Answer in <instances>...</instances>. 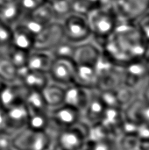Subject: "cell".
Masks as SVG:
<instances>
[{"instance_id": "cell-5", "label": "cell", "mask_w": 149, "mask_h": 150, "mask_svg": "<svg viewBox=\"0 0 149 150\" xmlns=\"http://www.w3.org/2000/svg\"><path fill=\"white\" fill-rule=\"evenodd\" d=\"M50 127L47 130L52 135L59 129L72 127L82 121V112L68 105H61L49 110Z\"/></svg>"}, {"instance_id": "cell-26", "label": "cell", "mask_w": 149, "mask_h": 150, "mask_svg": "<svg viewBox=\"0 0 149 150\" xmlns=\"http://www.w3.org/2000/svg\"><path fill=\"white\" fill-rule=\"evenodd\" d=\"M0 77L7 84L18 82V69L6 57L0 61Z\"/></svg>"}, {"instance_id": "cell-21", "label": "cell", "mask_w": 149, "mask_h": 150, "mask_svg": "<svg viewBox=\"0 0 149 150\" xmlns=\"http://www.w3.org/2000/svg\"><path fill=\"white\" fill-rule=\"evenodd\" d=\"M27 127L36 131H47L50 127V117L48 112H28Z\"/></svg>"}, {"instance_id": "cell-8", "label": "cell", "mask_w": 149, "mask_h": 150, "mask_svg": "<svg viewBox=\"0 0 149 150\" xmlns=\"http://www.w3.org/2000/svg\"><path fill=\"white\" fill-rule=\"evenodd\" d=\"M63 39L64 34L61 23L54 21L47 24L35 37L33 49L49 53Z\"/></svg>"}, {"instance_id": "cell-10", "label": "cell", "mask_w": 149, "mask_h": 150, "mask_svg": "<svg viewBox=\"0 0 149 150\" xmlns=\"http://www.w3.org/2000/svg\"><path fill=\"white\" fill-rule=\"evenodd\" d=\"M4 111L6 134L13 135L15 133L26 127L29 113L24 103L13 105Z\"/></svg>"}, {"instance_id": "cell-4", "label": "cell", "mask_w": 149, "mask_h": 150, "mask_svg": "<svg viewBox=\"0 0 149 150\" xmlns=\"http://www.w3.org/2000/svg\"><path fill=\"white\" fill-rule=\"evenodd\" d=\"M61 25L64 39L76 45L91 40V30L86 15L73 12L61 22Z\"/></svg>"}, {"instance_id": "cell-37", "label": "cell", "mask_w": 149, "mask_h": 150, "mask_svg": "<svg viewBox=\"0 0 149 150\" xmlns=\"http://www.w3.org/2000/svg\"><path fill=\"white\" fill-rule=\"evenodd\" d=\"M148 12H149V11H148Z\"/></svg>"}, {"instance_id": "cell-25", "label": "cell", "mask_w": 149, "mask_h": 150, "mask_svg": "<svg viewBox=\"0 0 149 150\" xmlns=\"http://www.w3.org/2000/svg\"><path fill=\"white\" fill-rule=\"evenodd\" d=\"M28 54V52L18 49L12 46H11L8 49L5 50V57L18 69L26 66Z\"/></svg>"}, {"instance_id": "cell-31", "label": "cell", "mask_w": 149, "mask_h": 150, "mask_svg": "<svg viewBox=\"0 0 149 150\" xmlns=\"http://www.w3.org/2000/svg\"><path fill=\"white\" fill-rule=\"evenodd\" d=\"M11 149V135L0 133V150Z\"/></svg>"}, {"instance_id": "cell-20", "label": "cell", "mask_w": 149, "mask_h": 150, "mask_svg": "<svg viewBox=\"0 0 149 150\" xmlns=\"http://www.w3.org/2000/svg\"><path fill=\"white\" fill-rule=\"evenodd\" d=\"M24 105H25L28 112H40L49 111L45 103L41 91H40L28 90L24 100Z\"/></svg>"}, {"instance_id": "cell-35", "label": "cell", "mask_w": 149, "mask_h": 150, "mask_svg": "<svg viewBox=\"0 0 149 150\" xmlns=\"http://www.w3.org/2000/svg\"><path fill=\"white\" fill-rule=\"evenodd\" d=\"M46 1H49L50 2V1H53V0H46Z\"/></svg>"}, {"instance_id": "cell-32", "label": "cell", "mask_w": 149, "mask_h": 150, "mask_svg": "<svg viewBox=\"0 0 149 150\" xmlns=\"http://www.w3.org/2000/svg\"><path fill=\"white\" fill-rule=\"evenodd\" d=\"M6 84H7V83H5V82H4L3 79L0 77V92L3 91V89L5 87V85H6Z\"/></svg>"}, {"instance_id": "cell-19", "label": "cell", "mask_w": 149, "mask_h": 150, "mask_svg": "<svg viewBox=\"0 0 149 150\" xmlns=\"http://www.w3.org/2000/svg\"><path fill=\"white\" fill-rule=\"evenodd\" d=\"M22 11L19 0H0V20L13 26L20 16Z\"/></svg>"}, {"instance_id": "cell-1", "label": "cell", "mask_w": 149, "mask_h": 150, "mask_svg": "<svg viewBox=\"0 0 149 150\" xmlns=\"http://www.w3.org/2000/svg\"><path fill=\"white\" fill-rule=\"evenodd\" d=\"M87 18L91 30V40L102 49L114 33L119 18L112 5L96 9L90 11Z\"/></svg>"}, {"instance_id": "cell-34", "label": "cell", "mask_w": 149, "mask_h": 150, "mask_svg": "<svg viewBox=\"0 0 149 150\" xmlns=\"http://www.w3.org/2000/svg\"><path fill=\"white\" fill-rule=\"evenodd\" d=\"M2 110H4V109H3V107H2V105H1V103H0V111H2Z\"/></svg>"}, {"instance_id": "cell-13", "label": "cell", "mask_w": 149, "mask_h": 150, "mask_svg": "<svg viewBox=\"0 0 149 150\" xmlns=\"http://www.w3.org/2000/svg\"><path fill=\"white\" fill-rule=\"evenodd\" d=\"M28 90L20 83H8L0 92V103L4 110L24 103Z\"/></svg>"}, {"instance_id": "cell-18", "label": "cell", "mask_w": 149, "mask_h": 150, "mask_svg": "<svg viewBox=\"0 0 149 150\" xmlns=\"http://www.w3.org/2000/svg\"><path fill=\"white\" fill-rule=\"evenodd\" d=\"M54 58L48 52L40 50H32L28 54L26 67L29 69L47 73Z\"/></svg>"}, {"instance_id": "cell-12", "label": "cell", "mask_w": 149, "mask_h": 150, "mask_svg": "<svg viewBox=\"0 0 149 150\" xmlns=\"http://www.w3.org/2000/svg\"><path fill=\"white\" fill-rule=\"evenodd\" d=\"M18 82L27 90L41 91L50 81L47 73L32 70L25 66L18 69Z\"/></svg>"}, {"instance_id": "cell-17", "label": "cell", "mask_w": 149, "mask_h": 150, "mask_svg": "<svg viewBox=\"0 0 149 150\" xmlns=\"http://www.w3.org/2000/svg\"><path fill=\"white\" fill-rule=\"evenodd\" d=\"M41 94L49 110L58 107L64 104V86L49 82L41 91Z\"/></svg>"}, {"instance_id": "cell-16", "label": "cell", "mask_w": 149, "mask_h": 150, "mask_svg": "<svg viewBox=\"0 0 149 150\" xmlns=\"http://www.w3.org/2000/svg\"><path fill=\"white\" fill-rule=\"evenodd\" d=\"M75 83L87 90L97 89L98 84V78L97 76L95 66L76 65Z\"/></svg>"}, {"instance_id": "cell-33", "label": "cell", "mask_w": 149, "mask_h": 150, "mask_svg": "<svg viewBox=\"0 0 149 150\" xmlns=\"http://www.w3.org/2000/svg\"><path fill=\"white\" fill-rule=\"evenodd\" d=\"M4 57H5V51H4L3 49L0 48V61H1Z\"/></svg>"}, {"instance_id": "cell-3", "label": "cell", "mask_w": 149, "mask_h": 150, "mask_svg": "<svg viewBox=\"0 0 149 150\" xmlns=\"http://www.w3.org/2000/svg\"><path fill=\"white\" fill-rule=\"evenodd\" d=\"M88 132L89 126L83 121L75 127L57 130L53 134V150H83Z\"/></svg>"}, {"instance_id": "cell-11", "label": "cell", "mask_w": 149, "mask_h": 150, "mask_svg": "<svg viewBox=\"0 0 149 150\" xmlns=\"http://www.w3.org/2000/svg\"><path fill=\"white\" fill-rule=\"evenodd\" d=\"M101 54V47L92 40H90L76 46L73 62L76 65L95 66Z\"/></svg>"}, {"instance_id": "cell-7", "label": "cell", "mask_w": 149, "mask_h": 150, "mask_svg": "<svg viewBox=\"0 0 149 150\" xmlns=\"http://www.w3.org/2000/svg\"><path fill=\"white\" fill-rule=\"evenodd\" d=\"M49 81L61 86L75 83L76 65L73 61L67 59H54L47 72Z\"/></svg>"}, {"instance_id": "cell-14", "label": "cell", "mask_w": 149, "mask_h": 150, "mask_svg": "<svg viewBox=\"0 0 149 150\" xmlns=\"http://www.w3.org/2000/svg\"><path fill=\"white\" fill-rule=\"evenodd\" d=\"M90 98V90H87L76 83L65 87L64 104L72 106L82 113L86 107Z\"/></svg>"}, {"instance_id": "cell-28", "label": "cell", "mask_w": 149, "mask_h": 150, "mask_svg": "<svg viewBox=\"0 0 149 150\" xmlns=\"http://www.w3.org/2000/svg\"><path fill=\"white\" fill-rule=\"evenodd\" d=\"M12 26L0 20V48L5 51L11 46Z\"/></svg>"}, {"instance_id": "cell-22", "label": "cell", "mask_w": 149, "mask_h": 150, "mask_svg": "<svg viewBox=\"0 0 149 150\" xmlns=\"http://www.w3.org/2000/svg\"><path fill=\"white\" fill-rule=\"evenodd\" d=\"M76 46L77 45L63 39L49 52V54L54 59H67L73 61Z\"/></svg>"}, {"instance_id": "cell-27", "label": "cell", "mask_w": 149, "mask_h": 150, "mask_svg": "<svg viewBox=\"0 0 149 150\" xmlns=\"http://www.w3.org/2000/svg\"><path fill=\"white\" fill-rule=\"evenodd\" d=\"M31 13L44 25H47L55 21L53 8L51 6L50 2L48 1H45Z\"/></svg>"}, {"instance_id": "cell-23", "label": "cell", "mask_w": 149, "mask_h": 150, "mask_svg": "<svg viewBox=\"0 0 149 150\" xmlns=\"http://www.w3.org/2000/svg\"><path fill=\"white\" fill-rule=\"evenodd\" d=\"M50 4L54 14V19L57 22L61 23L74 12V0H53L50 1Z\"/></svg>"}, {"instance_id": "cell-24", "label": "cell", "mask_w": 149, "mask_h": 150, "mask_svg": "<svg viewBox=\"0 0 149 150\" xmlns=\"http://www.w3.org/2000/svg\"><path fill=\"white\" fill-rule=\"evenodd\" d=\"M17 23L19 24L20 25H22L23 27H25L26 30H28L35 37L47 25H44L43 23H41L34 16H32V13L22 14Z\"/></svg>"}, {"instance_id": "cell-9", "label": "cell", "mask_w": 149, "mask_h": 150, "mask_svg": "<svg viewBox=\"0 0 149 150\" xmlns=\"http://www.w3.org/2000/svg\"><path fill=\"white\" fill-rule=\"evenodd\" d=\"M105 108L106 106L100 97L99 91L97 89L90 90V98L82 113V121L89 127L99 124Z\"/></svg>"}, {"instance_id": "cell-30", "label": "cell", "mask_w": 149, "mask_h": 150, "mask_svg": "<svg viewBox=\"0 0 149 150\" xmlns=\"http://www.w3.org/2000/svg\"><path fill=\"white\" fill-rule=\"evenodd\" d=\"M45 1L46 0H19L22 14L32 12Z\"/></svg>"}, {"instance_id": "cell-36", "label": "cell", "mask_w": 149, "mask_h": 150, "mask_svg": "<svg viewBox=\"0 0 149 150\" xmlns=\"http://www.w3.org/2000/svg\"><path fill=\"white\" fill-rule=\"evenodd\" d=\"M8 150H14L13 149H8Z\"/></svg>"}, {"instance_id": "cell-29", "label": "cell", "mask_w": 149, "mask_h": 150, "mask_svg": "<svg viewBox=\"0 0 149 150\" xmlns=\"http://www.w3.org/2000/svg\"><path fill=\"white\" fill-rule=\"evenodd\" d=\"M135 25L145 40L146 43H149V12H146L141 18H139L135 22Z\"/></svg>"}, {"instance_id": "cell-15", "label": "cell", "mask_w": 149, "mask_h": 150, "mask_svg": "<svg viewBox=\"0 0 149 150\" xmlns=\"http://www.w3.org/2000/svg\"><path fill=\"white\" fill-rule=\"evenodd\" d=\"M35 36L28 30L16 23L12 26L11 46L25 52H31L34 48Z\"/></svg>"}, {"instance_id": "cell-2", "label": "cell", "mask_w": 149, "mask_h": 150, "mask_svg": "<svg viewBox=\"0 0 149 150\" xmlns=\"http://www.w3.org/2000/svg\"><path fill=\"white\" fill-rule=\"evenodd\" d=\"M53 135L47 131H36L27 127L11 136L14 150H53Z\"/></svg>"}, {"instance_id": "cell-6", "label": "cell", "mask_w": 149, "mask_h": 150, "mask_svg": "<svg viewBox=\"0 0 149 150\" xmlns=\"http://www.w3.org/2000/svg\"><path fill=\"white\" fill-rule=\"evenodd\" d=\"M112 5L121 20L135 22L149 11V0H112Z\"/></svg>"}]
</instances>
